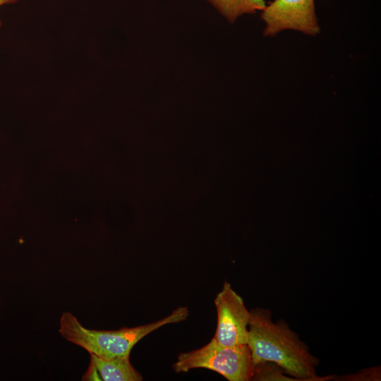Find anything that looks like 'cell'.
<instances>
[{
  "instance_id": "9",
  "label": "cell",
  "mask_w": 381,
  "mask_h": 381,
  "mask_svg": "<svg viewBox=\"0 0 381 381\" xmlns=\"http://www.w3.org/2000/svg\"><path fill=\"white\" fill-rule=\"evenodd\" d=\"M18 1H20V0H0V6H1L3 5H6V4H14V3H16ZM1 25H2V22L0 20V28L1 27Z\"/></svg>"
},
{
  "instance_id": "2",
  "label": "cell",
  "mask_w": 381,
  "mask_h": 381,
  "mask_svg": "<svg viewBox=\"0 0 381 381\" xmlns=\"http://www.w3.org/2000/svg\"><path fill=\"white\" fill-rule=\"evenodd\" d=\"M188 316L186 307H179L169 316L132 328L118 330H95L83 327L71 313L64 312L60 318L59 333L66 340L104 358L130 356L133 347L144 337L162 326L185 320Z\"/></svg>"
},
{
  "instance_id": "6",
  "label": "cell",
  "mask_w": 381,
  "mask_h": 381,
  "mask_svg": "<svg viewBox=\"0 0 381 381\" xmlns=\"http://www.w3.org/2000/svg\"><path fill=\"white\" fill-rule=\"evenodd\" d=\"M141 381L143 377L130 363L129 356L104 358L90 354V365L84 380Z\"/></svg>"
},
{
  "instance_id": "8",
  "label": "cell",
  "mask_w": 381,
  "mask_h": 381,
  "mask_svg": "<svg viewBox=\"0 0 381 381\" xmlns=\"http://www.w3.org/2000/svg\"><path fill=\"white\" fill-rule=\"evenodd\" d=\"M284 371L272 362H261L252 365L251 380H292Z\"/></svg>"
},
{
  "instance_id": "1",
  "label": "cell",
  "mask_w": 381,
  "mask_h": 381,
  "mask_svg": "<svg viewBox=\"0 0 381 381\" xmlns=\"http://www.w3.org/2000/svg\"><path fill=\"white\" fill-rule=\"evenodd\" d=\"M247 345L252 365L272 362L296 380H322L317 376L319 360L284 320L274 322L271 312L256 308L250 311Z\"/></svg>"
},
{
  "instance_id": "3",
  "label": "cell",
  "mask_w": 381,
  "mask_h": 381,
  "mask_svg": "<svg viewBox=\"0 0 381 381\" xmlns=\"http://www.w3.org/2000/svg\"><path fill=\"white\" fill-rule=\"evenodd\" d=\"M194 368L213 370L229 381L251 380L250 351L247 344L225 346L212 339L200 349L180 353L173 365L176 373H186Z\"/></svg>"
},
{
  "instance_id": "5",
  "label": "cell",
  "mask_w": 381,
  "mask_h": 381,
  "mask_svg": "<svg viewBox=\"0 0 381 381\" xmlns=\"http://www.w3.org/2000/svg\"><path fill=\"white\" fill-rule=\"evenodd\" d=\"M214 304L217 323L212 339L225 346L247 344L250 311L244 305L243 298L225 282L217 294Z\"/></svg>"
},
{
  "instance_id": "7",
  "label": "cell",
  "mask_w": 381,
  "mask_h": 381,
  "mask_svg": "<svg viewBox=\"0 0 381 381\" xmlns=\"http://www.w3.org/2000/svg\"><path fill=\"white\" fill-rule=\"evenodd\" d=\"M229 22L234 23L244 14H253L262 11L265 0H206Z\"/></svg>"
},
{
  "instance_id": "4",
  "label": "cell",
  "mask_w": 381,
  "mask_h": 381,
  "mask_svg": "<svg viewBox=\"0 0 381 381\" xmlns=\"http://www.w3.org/2000/svg\"><path fill=\"white\" fill-rule=\"evenodd\" d=\"M265 37H274L286 30L315 36L320 32L315 0H273L261 11Z\"/></svg>"
}]
</instances>
